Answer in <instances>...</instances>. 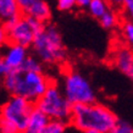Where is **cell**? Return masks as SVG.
Wrapping results in <instances>:
<instances>
[{
  "mask_svg": "<svg viewBox=\"0 0 133 133\" xmlns=\"http://www.w3.org/2000/svg\"><path fill=\"white\" fill-rule=\"evenodd\" d=\"M70 121L75 128L83 133L87 131L110 133L116 127L118 118L111 109L95 101L73 105Z\"/></svg>",
  "mask_w": 133,
  "mask_h": 133,
  "instance_id": "1",
  "label": "cell"
},
{
  "mask_svg": "<svg viewBox=\"0 0 133 133\" xmlns=\"http://www.w3.org/2000/svg\"><path fill=\"white\" fill-rule=\"evenodd\" d=\"M51 84L43 72H28L24 70L10 71L3 79V85L10 95L26 98L37 103Z\"/></svg>",
  "mask_w": 133,
  "mask_h": 133,
  "instance_id": "2",
  "label": "cell"
},
{
  "mask_svg": "<svg viewBox=\"0 0 133 133\" xmlns=\"http://www.w3.org/2000/svg\"><path fill=\"white\" fill-rule=\"evenodd\" d=\"M32 48L36 56L42 62L48 65L59 64L66 56V49L64 46L62 37L59 29L52 24L45 23L43 29L37 33Z\"/></svg>",
  "mask_w": 133,
  "mask_h": 133,
  "instance_id": "3",
  "label": "cell"
},
{
  "mask_svg": "<svg viewBox=\"0 0 133 133\" xmlns=\"http://www.w3.org/2000/svg\"><path fill=\"white\" fill-rule=\"evenodd\" d=\"M62 92L70 104H92L97 101V93L88 78L78 71H69L62 79Z\"/></svg>",
  "mask_w": 133,
  "mask_h": 133,
  "instance_id": "4",
  "label": "cell"
},
{
  "mask_svg": "<svg viewBox=\"0 0 133 133\" xmlns=\"http://www.w3.org/2000/svg\"><path fill=\"white\" fill-rule=\"evenodd\" d=\"M36 106L50 120L66 122L71 118L72 105L66 99L62 89L55 83H51L49 85L43 97L36 103Z\"/></svg>",
  "mask_w": 133,
  "mask_h": 133,
  "instance_id": "5",
  "label": "cell"
},
{
  "mask_svg": "<svg viewBox=\"0 0 133 133\" xmlns=\"http://www.w3.org/2000/svg\"><path fill=\"white\" fill-rule=\"evenodd\" d=\"M34 108V103L27 100L26 98L11 95L0 106V117L5 118L22 132L28 123L29 116Z\"/></svg>",
  "mask_w": 133,
  "mask_h": 133,
  "instance_id": "6",
  "label": "cell"
},
{
  "mask_svg": "<svg viewBox=\"0 0 133 133\" xmlns=\"http://www.w3.org/2000/svg\"><path fill=\"white\" fill-rule=\"evenodd\" d=\"M8 41L10 44H18L22 46H32L36 32L33 31L32 26L29 24L27 16H20L12 21L4 23Z\"/></svg>",
  "mask_w": 133,
  "mask_h": 133,
  "instance_id": "7",
  "label": "cell"
},
{
  "mask_svg": "<svg viewBox=\"0 0 133 133\" xmlns=\"http://www.w3.org/2000/svg\"><path fill=\"white\" fill-rule=\"evenodd\" d=\"M3 57H4V60L8 65V67L10 69V71L21 70L26 59L28 57L27 48L18 44H10L9 43V45L5 49Z\"/></svg>",
  "mask_w": 133,
  "mask_h": 133,
  "instance_id": "8",
  "label": "cell"
},
{
  "mask_svg": "<svg viewBox=\"0 0 133 133\" xmlns=\"http://www.w3.org/2000/svg\"><path fill=\"white\" fill-rule=\"evenodd\" d=\"M114 62L133 83V51L128 48H118L114 55Z\"/></svg>",
  "mask_w": 133,
  "mask_h": 133,
  "instance_id": "9",
  "label": "cell"
},
{
  "mask_svg": "<svg viewBox=\"0 0 133 133\" xmlns=\"http://www.w3.org/2000/svg\"><path fill=\"white\" fill-rule=\"evenodd\" d=\"M49 121H50V118L36 106L32 114H31V116H29L28 123L26 126V128L21 133H42V131L48 125Z\"/></svg>",
  "mask_w": 133,
  "mask_h": 133,
  "instance_id": "10",
  "label": "cell"
},
{
  "mask_svg": "<svg viewBox=\"0 0 133 133\" xmlns=\"http://www.w3.org/2000/svg\"><path fill=\"white\" fill-rule=\"evenodd\" d=\"M20 12L16 0H0V21L3 23L20 17Z\"/></svg>",
  "mask_w": 133,
  "mask_h": 133,
  "instance_id": "11",
  "label": "cell"
},
{
  "mask_svg": "<svg viewBox=\"0 0 133 133\" xmlns=\"http://www.w3.org/2000/svg\"><path fill=\"white\" fill-rule=\"evenodd\" d=\"M28 16H32L37 20H39L43 23H46L51 17V9L45 0H38L32 8L29 9L27 14Z\"/></svg>",
  "mask_w": 133,
  "mask_h": 133,
  "instance_id": "12",
  "label": "cell"
},
{
  "mask_svg": "<svg viewBox=\"0 0 133 133\" xmlns=\"http://www.w3.org/2000/svg\"><path fill=\"white\" fill-rule=\"evenodd\" d=\"M90 16L99 20L106 11H109V6H108V1L106 0H92L89 3L88 8H87Z\"/></svg>",
  "mask_w": 133,
  "mask_h": 133,
  "instance_id": "13",
  "label": "cell"
},
{
  "mask_svg": "<svg viewBox=\"0 0 133 133\" xmlns=\"http://www.w3.org/2000/svg\"><path fill=\"white\" fill-rule=\"evenodd\" d=\"M99 23H100V26L105 29H112L117 24L116 14H115L114 11H111V10L106 11L104 15L99 18Z\"/></svg>",
  "mask_w": 133,
  "mask_h": 133,
  "instance_id": "14",
  "label": "cell"
},
{
  "mask_svg": "<svg viewBox=\"0 0 133 133\" xmlns=\"http://www.w3.org/2000/svg\"><path fill=\"white\" fill-rule=\"evenodd\" d=\"M42 133H66V122L59 120H50Z\"/></svg>",
  "mask_w": 133,
  "mask_h": 133,
  "instance_id": "15",
  "label": "cell"
},
{
  "mask_svg": "<svg viewBox=\"0 0 133 133\" xmlns=\"http://www.w3.org/2000/svg\"><path fill=\"white\" fill-rule=\"evenodd\" d=\"M22 70L28 71V72H43V66H42V61L38 57L28 56L24 61Z\"/></svg>",
  "mask_w": 133,
  "mask_h": 133,
  "instance_id": "16",
  "label": "cell"
},
{
  "mask_svg": "<svg viewBox=\"0 0 133 133\" xmlns=\"http://www.w3.org/2000/svg\"><path fill=\"white\" fill-rule=\"evenodd\" d=\"M122 34L127 44L133 48V21H126L122 24Z\"/></svg>",
  "mask_w": 133,
  "mask_h": 133,
  "instance_id": "17",
  "label": "cell"
},
{
  "mask_svg": "<svg viewBox=\"0 0 133 133\" xmlns=\"http://www.w3.org/2000/svg\"><path fill=\"white\" fill-rule=\"evenodd\" d=\"M110 133H133V126L127 121L118 120L116 127H115Z\"/></svg>",
  "mask_w": 133,
  "mask_h": 133,
  "instance_id": "18",
  "label": "cell"
},
{
  "mask_svg": "<svg viewBox=\"0 0 133 133\" xmlns=\"http://www.w3.org/2000/svg\"><path fill=\"white\" fill-rule=\"evenodd\" d=\"M0 132L1 133H21L12 123L6 121L3 117H0Z\"/></svg>",
  "mask_w": 133,
  "mask_h": 133,
  "instance_id": "19",
  "label": "cell"
},
{
  "mask_svg": "<svg viewBox=\"0 0 133 133\" xmlns=\"http://www.w3.org/2000/svg\"><path fill=\"white\" fill-rule=\"evenodd\" d=\"M76 6V0H56V8L60 11H70Z\"/></svg>",
  "mask_w": 133,
  "mask_h": 133,
  "instance_id": "20",
  "label": "cell"
},
{
  "mask_svg": "<svg viewBox=\"0 0 133 133\" xmlns=\"http://www.w3.org/2000/svg\"><path fill=\"white\" fill-rule=\"evenodd\" d=\"M16 1H17V5H18L21 12H23L24 15H26L27 11L36 4L38 0H16Z\"/></svg>",
  "mask_w": 133,
  "mask_h": 133,
  "instance_id": "21",
  "label": "cell"
},
{
  "mask_svg": "<svg viewBox=\"0 0 133 133\" xmlns=\"http://www.w3.org/2000/svg\"><path fill=\"white\" fill-rule=\"evenodd\" d=\"M9 72H10V69L8 67L4 57L0 56V79H4L5 76H6Z\"/></svg>",
  "mask_w": 133,
  "mask_h": 133,
  "instance_id": "22",
  "label": "cell"
},
{
  "mask_svg": "<svg viewBox=\"0 0 133 133\" xmlns=\"http://www.w3.org/2000/svg\"><path fill=\"white\" fill-rule=\"evenodd\" d=\"M8 34H6V29H5L4 24H0V49L3 48L6 43H8Z\"/></svg>",
  "mask_w": 133,
  "mask_h": 133,
  "instance_id": "23",
  "label": "cell"
},
{
  "mask_svg": "<svg viewBox=\"0 0 133 133\" xmlns=\"http://www.w3.org/2000/svg\"><path fill=\"white\" fill-rule=\"evenodd\" d=\"M127 15H128L129 20L133 21V0H125V4H123Z\"/></svg>",
  "mask_w": 133,
  "mask_h": 133,
  "instance_id": "24",
  "label": "cell"
},
{
  "mask_svg": "<svg viewBox=\"0 0 133 133\" xmlns=\"http://www.w3.org/2000/svg\"><path fill=\"white\" fill-rule=\"evenodd\" d=\"M90 1H92V0H76V5L78 6V8L87 9Z\"/></svg>",
  "mask_w": 133,
  "mask_h": 133,
  "instance_id": "25",
  "label": "cell"
},
{
  "mask_svg": "<svg viewBox=\"0 0 133 133\" xmlns=\"http://www.w3.org/2000/svg\"><path fill=\"white\" fill-rule=\"evenodd\" d=\"M112 6H116V8H120V6H123L125 4V0H108Z\"/></svg>",
  "mask_w": 133,
  "mask_h": 133,
  "instance_id": "26",
  "label": "cell"
},
{
  "mask_svg": "<svg viewBox=\"0 0 133 133\" xmlns=\"http://www.w3.org/2000/svg\"><path fill=\"white\" fill-rule=\"evenodd\" d=\"M84 133H100V132H98V131H87Z\"/></svg>",
  "mask_w": 133,
  "mask_h": 133,
  "instance_id": "27",
  "label": "cell"
},
{
  "mask_svg": "<svg viewBox=\"0 0 133 133\" xmlns=\"http://www.w3.org/2000/svg\"><path fill=\"white\" fill-rule=\"evenodd\" d=\"M0 133H1V132H0Z\"/></svg>",
  "mask_w": 133,
  "mask_h": 133,
  "instance_id": "28",
  "label": "cell"
}]
</instances>
